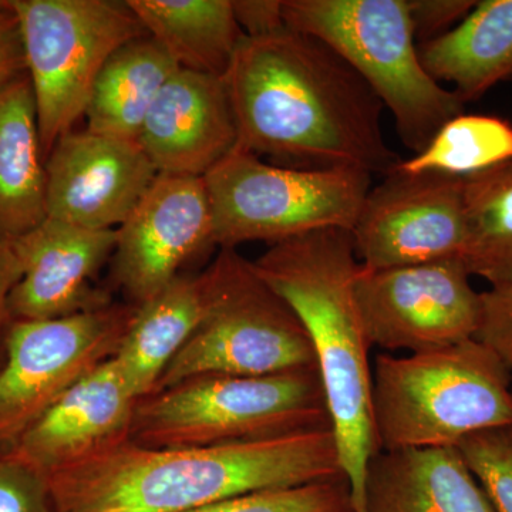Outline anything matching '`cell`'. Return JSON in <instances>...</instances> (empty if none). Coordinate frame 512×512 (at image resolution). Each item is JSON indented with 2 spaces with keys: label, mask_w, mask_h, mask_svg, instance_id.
<instances>
[{
  "label": "cell",
  "mask_w": 512,
  "mask_h": 512,
  "mask_svg": "<svg viewBox=\"0 0 512 512\" xmlns=\"http://www.w3.org/2000/svg\"><path fill=\"white\" fill-rule=\"evenodd\" d=\"M237 147L301 168L386 175L399 157L383 136V104L319 37L289 29L242 37L224 76Z\"/></svg>",
  "instance_id": "1"
},
{
  "label": "cell",
  "mask_w": 512,
  "mask_h": 512,
  "mask_svg": "<svg viewBox=\"0 0 512 512\" xmlns=\"http://www.w3.org/2000/svg\"><path fill=\"white\" fill-rule=\"evenodd\" d=\"M46 476L56 512H188L343 473L333 430L320 429L198 447L126 440Z\"/></svg>",
  "instance_id": "2"
},
{
  "label": "cell",
  "mask_w": 512,
  "mask_h": 512,
  "mask_svg": "<svg viewBox=\"0 0 512 512\" xmlns=\"http://www.w3.org/2000/svg\"><path fill=\"white\" fill-rule=\"evenodd\" d=\"M251 264L308 332L340 467L355 512H362L367 464L380 448L372 416V345L356 298L360 262L352 231L320 229L285 239Z\"/></svg>",
  "instance_id": "3"
},
{
  "label": "cell",
  "mask_w": 512,
  "mask_h": 512,
  "mask_svg": "<svg viewBox=\"0 0 512 512\" xmlns=\"http://www.w3.org/2000/svg\"><path fill=\"white\" fill-rule=\"evenodd\" d=\"M511 372L477 339L446 348L377 355L372 416L380 450L457 447L512 423Z\"/></svg>",
  "instance_id": "4"
},
{
  "label": "cell",
  "mask_w": 512,
  "mask_h": 512,
  "mask_svg": "<svg viewBox=\"0 0 512 512\" xmlns=\"http://www.w3.org/2000/svg\"><path fill=\"white\" fill-rule=\"evenodd\" d=\"M289 29L332 47L392 113L403 146L424 150L464 101L421 64L407 0H284Z\"/></svg>",
  "instance_id": "5"
},
{
  "label": "cell",
  "mask_w": 512,
  "mask_h": 512,
  "mask_svg": "<svg viewBox=\"0 0 512 512\" xmlns=\"http://www.w3.org/2000/svg\"><path fill=\"white\" fill-rule=\"evenodd\" d=\"M332 429L316 369L195 377L138 400L130 441L147 448L212 446Z\"/></svg>",
  "instance_id": "6"
},
{
  "label": "cell",
  "mask_w": 512,
  "mask_h": 512,
  "mask_svg": "<svg viewBox=\"0 0 512 512\" xmlns=\"http://www.w3.org/2000/svg\"><path fill=\"white\" fill-rule=\"evenodd\" d=\"M372 177L356 167L299 168L264 163L235 146L205 175L214 245L269 244L320 229L355 228Z\"/></svg>",
  "instance_id": "7"
},
{
  "label": "cell",
  "mask_w": 512,
  "mask_h": 512,
  "mask_svg": "<svg viewBox=\"0 0 512 512\" xmlns=\"http://www.w3.org/2000/svg\"><path fill=\"white\" fill-rule=\"evenodd\" d=\"M207 318L158 380L153 394L211 375L271 376L318 370L311 339L291 306L258 278L251 261L222 249Z\"/></svg>",
  "instance_id": "8"
},
{
  "label": "cell",
  "mask_w": 512,
  "mask_h": 512,
  "mask_svg": "<svg viewBox=\"0 0 512 512\" xmlns=\"http://www.w3.org/2000/svg\"><path fill=\"white\" fill-rule=\"evenodd\" d=\"M12 5L46 158L84 117L111 55L148 33L127 0H12Z\"/></svg>",
  "instance_id": "9"
},
{
  "label": "cell",
  "mask_w": 512,
  "mask_h": 512,
  "mask_svg": "<svg viewBox=\"0 0 512 512\" xmlns=\"http://www.w3.org/2000/svg\"><path fill=\"white\" fill-rule=\"evenodd\" d=\"M136 308L106 305L9 323L0 369V450L13 446L74 383L114 356Z\"/></svg>",
  "instance_id": "10"
},
{
  "label": "cell",
  "mask_w": 512,
  "mask_h": 512,
  "mask_svg": "<svg viewBox=\"0 0 512 512\" xmlns=\"http://www.w3.org/2000/svg\"><path fill=\"white\" fill-rule=\"evenodd\" d=\"M463 259L372 269L360 264L356 298L370 345L409 353L476 339L481 292Z\"/></svg>",
  "instance_id": "11"
},
{
  "label": "cell",
  "mask_w": 512,
  "mask_h": 512,
  "mask_svg": "<svg viewBox=\"0 0 512 512\" xmlns=\"http://www.w3.org/2000/svg\"><path fill=\"white\" fill-rule=\"evenodd\" d=\"M383 177L370 188L352 229L363 268L377 271L463 258L464 178L404 173L396 165Z\"/></svg>",
  "instance_id": "12"
},
{
  "label": "cell",
  "mask_w": 512,
  "mask_h": 512,
  "mask_svg": "<svg viewBox=\"0 0 512 512\" xmlns=\"http://www.w3.org/2000/svg\"><path fill=\"white\" fill-rule=\"evenodd\" d=\"M214 245L210 197L204 178L158 174L117 228L114 276L143 305L173 282L192 255Z\"/></svg>",
  "instance_id": "13"
},
{
  "label": "cell",
  "mask_w": 512,
  "mask_h": 512,
  "mask_svg": "<svg viewBox=\"0 0 512 512\" xmlns=\"http://www.w3.org/2000/svg\"><path fill=\"white\" fill-rule=\"evenodd\" d=\"M47 218L103 231L117 229L158 171L136 141L69 131L46 157Z\"/></svg>",
  "instance_id": "14"
},
{
  "label": "cell",
  "mask_w": 512,
  "mask_h": 512,
  "mask_svg": "<svg viewBox=\"0 0 512 512\" xmlns=\"http://www.w3.org/2000/svg\"><path fill=\"white\" fill-rule=\"evenodd\" d=\"M116 244L117 229L94 231L52 218L13 239L22 274L9 296V318L56 319L110 305L92 281Z\"/></svg>",
  "instance_id": "15"
},
{
  "label": "cell",
  "mask_w": 512,
  "mask_h": 512,
  "mask_svg": "<svg viewBox=\"0 0 512 512\" xmlns=\"http://www.w3.org/2000/svg\"><path fill=\"white\" fill-rule=\"evenodd\" d=\"M137 402L111 357L74 383L6 450L52 473L130 440Z\"/></svg>",
  "instance_id": "16"
},
{
  "label": "cell",
  "mask_w": 512,
  "mask_h": 512,
  "mask_svg": "<svg viewBox=\"0 0 512 512\" xmlns=\"http://www.w3.org/2000/svg\"><path fill=\"white\" fill-rule=\"evenodd\" d=\"M137 143L158 174L204 178L238 143L224 77L177 70L154 101Z\"/></svg>",
  "instance_id": "17"
},
{
  "label": "cell",
  "mask_w": 512,
  "mask_h": 512,
  "mask_svg": "<svg viewBox=\"0 0 512 512\" xmlns=\"http://www.w3.org/2000/svg\"><path fill=\"white\" fill-rule=\"evenodd\" d=\"M362 512H495L457 447L377 451Z\"/></svg>",
  "instance_id": "18"
},
{
  "label": "cell",
  "mask_w": 512,
  "mask_h": 512,
  "mask_svg": "<svg viewBox=\"0 0 512 512\" xmlns=\"http://www.w3.org/2000/svg\"><path fill=\"white\" fill-rule=\"evenodd\" d=\"M217 281L212 264L201 275L177 276L154 298L137 306L113 356L137 400L154 393L171 360L207 318Z\"/></svg>",
  "instance_id": "19"
},
{
  "label": "cell",
  "mask_w": 512,
  "mask_h": 512,
  "mask_svg": "<svg viewBox=\"0 0 512 512\" xmlns=\"http://www.w3.org/2000/svg\"><path fill=\"white\" fill-rule=\"evenodd\" d=\"M46 158L29 74L0 86V235L13 241L47 218Z\"/></svg>",
  "instance_id": "20"
},
{
  "label": "cell",
  "mask_w": 512,
  "mask_h": 512,
  "mask_svg": "<svg viewBox=\"0 0 512 512\" xmlns=\"http://www.w3.org/2000/svg\"><path fill=\"white\" fill-rule=\"evenodd\" d=\"M421 64L436 82L453 84L464 103L512 79V0L477 2L447 33L419 45Z\"/></svg>",
  "instance_id": "21"
},
{
  "label": "cell",
  "mask_w": 512,
  "mask_h": 512,
  "mask_svg": "<svg viewBox=\"0 0 512 512\" xmlns=\"http://www.w3.org/2000/svg\"><path fill=\"white\" fill-rule=\"evenodd\" d=\"M177 70L180 67L150 35L121 46L94 83L84 113L87 130L137 143L154 101Z\"/></svg>",
  "instance_id": "22"
},
{
  "label": "cell",
  "mask_w": 512,
  "mask_h": 512,
  "mask_svg": "<svg viewBox=\"0 0 512 512\" xmlns=\"http://www.w3.org/2000/svg\"><path fill=\"white\" fill-rule=\"evenodd\" d=\"M180 69L224 77L244 37L231 0H127Z\"/></svg>",
  "instance_id": "23"
},
{
  "label": "cell",
  "mask_w": 512,
  "mask_h": 512,
  "mask_svg": "<svg viewBox=\"0 0 512 512\" xmlns=\"http://www.w3.org/2000/svg\"><path fill=\"white\" fill-rule=\"evenodd\" d=\"M463 262L491 286L512 282V160L464 178Z\"/></svg>",
  "instance_id": "24"
},
{
  "label": "cell",
  "mask_w": 512,
  "mask_h": 512,
  "mask_svg": "<svg viewBox=\"0 0 512 512\" xmlns=\"http://www.w3.org/2000/svg\"><path fill=\"white\" fill-rule=\"evenodd\" d=\"M512 160V124L484 114H460L448 121L429 146L409 160L404 173H439L466 178Z\"/></svg>",
  "instance_id": "25"
},
{
  "label": "cell",
  "mask_w": 512,
  "mask_h": 512,
  "mask_svg": "<svg viewBox=\"0 0 512 512\" xmlns=\"http://www.w3.org/2000/svg\"><path fill=\"white\" fill-rule=\"evenodd\" d=\"M188 512H355L346 477L301 487L258 491Z\"/></svg>",
  "instance_id": "26"
},
{
  "label": "cell",
  "mask_w": 512,
  "mask_h": 512,
  "mask_svg": "<svg viewBox=\"0 0 512 512\" xmlns=\"http://www.w3.org/2000/svg\"><path fill=\"white\" fill-rule=\"evenodd\" d=\"M495 512H512V423L491 427L457 446Z\"/></svg>",
  "instance_id": "27"
},
{
  "label": "cell",
  "mask_w": 512,
  "mask_h": 512,
  "mask_svg": "<svg viewBox=\"0 0 512 512\" xmlns=\"http://www.w3.org/2000/svg\"><path fill=\"white\" fill-rule=\"evenodd\" d=\"M0 512H56L43 471L0 450Z\"/></svg>",
  "instance_id": "28"
},
{
  "label": "cell",
  "mask_w": 512,
  "mask_h": 512,
  "mask_svg": "<svg viewBox=\"0 0 512 512\" xmlns=\"http://www.w3.org/2000/svg\"><path fill=\"white\" fill-rule=\"evenodd\" d=\"M476 339L493 350L512 372V282L481 292V319Z\"/></svg>",
  "instance_id": "29"
},
{
  "label": "cell",
  "mask_w": 512,
  "mask_h": 512,
  "mask_svg": "<svg viewBox=\"0 0 512 512\" xmlns=\"http://www.w3.org/2000/svg\"><path fill=\"white\" fill-rule=\"evenodd\" d=\"M476 3L474 0H407L417 45L456 28Z\"/></svg>",
  "instance_id": "30"
},
{
  "label": "cell",
  "mask_w": 512,
  "mask_h": 512,
  "mask_svg": "<svg viewBox=\"0 0 512 512\" xmlns=\"http://www.w3.org/2000/svg\"><path fill=\"white\" fill-rule=\"evenodd\" d=\"M232 9L245 36H272L286 28L284 0H234Z\"/></svg>",
  "instance_id": "31"
},
{
  "label": "cell",
  "mask_w": 512,
  "mask_h": 512,
  "mask_svg": "<svg viewBox=\"0 0 512 512\" xmlns=\"http://www.w3.org/2000/svg\"><path fill=\"white\" fill-rule=\"evenodd\" d=\"M26 73L18 15L12 0L0 6V86Z\"/></svg>",
  "instance_id": "32"
},
{
  "label": "cell",
  "mask_w": 512,
  "mask_h": 512,
  "mask_svg": "<svg viewBox=\"0 0 512 512\" xmlns=\"http://www.w3.org/2000/svg\"><path fill=\"white\" fill-rule=\"evenodd\" d=\"M22 274L18 255L13 249L12 241L0 235V338L8 325L9 296Z\"/></svg>",
  "instance_id": "33"
},
{
  "label": "cell",
  "mask_w": 512,
  "mask_h": 512,
  "mask_svg": "<svg viewBox=\"0 0 512 512\" xmlns=\"http://www.w3.org/2000/svg\"><path fill=\"white\" fill-rule=\"evenodd\" d=\"M6 2H8V0H0V6L5 5Z\"/></svg>",
  "instance_id": "34"
}]
</instances>
